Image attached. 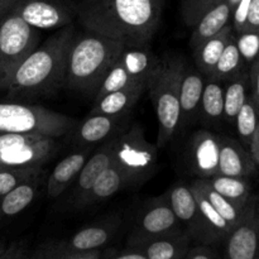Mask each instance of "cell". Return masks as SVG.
Instances as JSON below:
<instances>
[{"instance_id":"5b68a950","label":"cell","mask_w":259,"mask_h":259,"mask_svg":"<svg viewBox=\"0 0 259 259\" xmlns=\"http://www.w3.org/2000/svg\"><path fill=\"white\" fill-rule=\"evenodd\" d=\"M75 120L40 105L0 103V136L27 133L60 138L71 132Z\"/></svg>"},{"instance_id":"4fadbf2b","label":"cell","mask_w":259,"mask_h":259,"mask_svg":"<svg viewBox=\"0 0 259 259\" xmlns=\"http://www.w3.org/2000/svg\"><path fill=\"white\" fill-rule=\"evenodd\" d=\"M166 195L175 215L189 237L197 239L202 244H209V233L190 185L176 182Z\"/></svg>"},{"instance_id":"9a60e30c","label":"cell","mask_w":259,"mask_h":259,"mask_svg":"<svg viewBox=\"0 0 259 259\" xmlns=\"http://www.w3.org/2000/svg\"><path fill=\"white\" fill-rule=\"evenodd\" d=\"M220 137L209 131H199L190 138L186 158L197 179L219 174Z\"/></svg>"},{"instance_id":"bcb514c9","label":"cell","mask_w":259,"mask_h":259,"mask_svg":"<svg viewBox=\"0 0 259 259\" xmlns=\"http://www.w3.org/2000/svg\"><path fill=\"white\" fill-rule=\"evenodd\" d=\"M15 3H17V0H0V18L9 13Z\"/></svg>"},{"instance_id":"7dc6e473","label":"cell","mask_w":259,"mask_h":259,"mask_svg":"<svg viewBox=\"0 0 259 259\" xmlns=\"http://www.w3.org/2000/svg\"><path fill=\"white\" fill-rule=\"evenodd\" d=\"M227 2H228V4L230 5V8H232V12H233V9H234L235 5L238 4V2H239V0H227Z\"/></svg>"},{"instance_id":"6da1fadb","label":"cell","mask_w":259,"mask_h":259,"mask_svg":"<svg viewBox=\"0 0 259 259\" xmlns=\"http://www.w3.org/2000/svg\"><path fill=\"white\" fill-rule=\"evenodd\" d=\"M162 10L163 0H81L76 17L86 32L139 47L158 30Z\"/></svg>"},{"instance_id":"d6986e66","label":"cell","mask_w":259,"mask_h":259,"mask_svg":"<svg viewBox=\"0 0 259 259\" xmlns=\"http://www.w3.org/2000/svg\"><path fill=\"white\" fill-rule=\"evenodd\" d=\"M93 153L91 148H80L58 162L47 181V195L58 197L75 182L85 164L86 159Z\"/></svg>"},{"instance_id":"7402d4cb","label":"cell","mask_w":259,"mask_h":259,"mask_svg":"<svg viewBox=\"0 0 259 259\" xmlns=\"http://www.w3.org/2000/svg\"><path fill=\"white\" fill-rule=\"evenodd\" d=\"M147 88H148L147 85H136L110 91L101 98L95 99L89 115L101 114V115L115 116L129 114L136 104L141 100Z\"/></svg>"},{"instance_id":"603a6c76","label":"cell","mask_w":259,"mask_h":259,"mask_svg":"<svg viewBox=\"0 0 259 259\" xmlns=\"http://www.w3.org/2000/svg\"><path fill=\"white\" fill-rule=\"evenodd\" d=\"M232 18V8L227 0H219L209 10L204 13L199 22L194 25L190 46L192 51L199 47L205 40L210 39L220 32L225 25H228Z\"/></svg>"},{"instance_id":"8d00e7d4","label":"cell","mask_w":259,"mask_h":259,"mask_svg":"<svg viewBox=\"0 0 259 259\" xmlns=\"http://www.w3.org/2000/svg\"><path fill=\"white\" fill-rule=\"evenodd\" d=\"M250 2L252 0H239L238 4L232 12L233 17V29L237 30V33L244 32L245 23H247L248 12H249Z\"/></svg>"},{"instance_id":"d590c367","label":"cell","mask_w":259,"mask_h":259,"mask_svg":"<svg viewBox=\"0 0 259 259\" xmlns=\"http://www.w3.org/2000/svg\"><path fill=\"white\" fill-rule=\"evenodd\" d=\"M235 43L244 63H253L259 56V32H242Z\"/></svg>"},{"instance_id":"3957f363","label":"cell","mask_w":259,"mask_h":259,"mask_svg":"<svg viewBox=\"0 0 259 259\" xmlns=\"http://www.w3.org/2000/svg\"><path fill=\"white\" fill-rule=\"evenodd\" d=\"M126 46L91 32H76L68 52L63 88L95 96Z\"/></svg>"},{"instance_id":"f35d334b","label":"cell","mask_w":259,"mask_h":259,"mask_svg":"<svg viewBox=\"0 0 259 259\" xmlns=\"http://www.w3.org/2000/svg\"><path fill=\"white\" fill-rule=\"evenodd\" d=\"M0 259H30L27 248L22 243H12L0 252Z\"/></svg>"},{"instance_id":"7c38bea8","label":"cell","mask_w":259,"mask_h":259,"mask_svg":"<svg viewBox=\"0 0 259 259\" xmlns=\"http://www.w3.org/2000/svg\"><path fill=\"white\" fill-rule=\"evenodd\" d=\"M225 240L228 259H259V196L248 199L239 223Z\"/></svg>"},{"instance_id":"c3c4849f","label":"cell","mask_w":259,"mask_h":259,"mask_svg":"<svg viewBox=\"0 0 259 259\" xmlns=\"http://www.w3.org/2000/svg\"><path fill=\"white\" fill-rule=\"evenodd\" d=\"M4 248H5V244L2 242V239H0V252H2V250L4 249Z\"/></svg>"},{"instance_id":"60d3db41","label":"cell","mask_w":259,"mask_h":259,"mask_svg":"<svg viewBox=\"0 0 259 259\" xmlns=\"http://www.w3.org/2000/svg\"><path fill=\"white\" fill-rule=\"evenodd\" d=\"M244 32H259V0L250 2Z\"/></svg>"},{"instance_id":"9c48e42d","label":"cell","mask_w":259,"mask_h":259,"mask_svg":"<svg viewBox=\"0 0 259 259\" xmlns=\"http://www.w3.org/2000/svg\"><path fill=\"white\" fill-rule=\"evenodd\" d=\"M57 139L40 134H3L0 168H40L57 152Z\"/></svg>"},{"instance_id":"83f0119b","label":"cell","mask_w":259,"mask_h":259,"mask_svg":"<svg viewBox=\"0 0 259 259\" xmlns=\"http://www.w3.org/2000/svg\"><path fill=\"white\" fill-rule=\"evenodd\" d=\"M192 192L195 195L199 209L201 211L202 219H204L205 225H206L207 233H209L210 243L219 242V240L227 239L229 233L232 232L233 228L230 227L229 223L218 212V210L210 204L209 200L205 197V195L195 186L194 184L190 185Z\"/></svg>"},{"instance_id":"1f68e13d","label":"cell","mask_w":259,"mask_h":259,"mask_svg":"<svg viewBox=\"0 0 259 259\" xmlns=\"http://www.w3.org/2000/svg\"><path fill=\"white\" fill-rule=\"evenodd\" d=\"M243 63L244 62L235 43V37L232 35L215 66L212 77L218 78L219 81H228L242 71Z\"/></svg>"},{"instance_id":"4dcf8cb0","label":"cell","mask_w":259,"mask_h":259,"mask_svg":"<svg viewBox=\"0 0 259 259\" xmlns=\"http://www.w3.org/2000/svg\"><path fill=\"white\" fill-rule=\"evenodd\" d=\"M192 184L205 195L207 200L210 201V204L218 210L220 215L227 220L230 224V227L234 228L235 225L239 223L240 218L243 215V209L244 207H239L234 204V202L229 201L228 199H225L224 196L219 194V192L215 191L204 179H196Z\"/></svg>"},{"instance_id":"4316f807","label":"cell","mask_w":259,"mask_h":259,"mask_svg":"<svg viewBox=\"0 0 259 259\" xmlns=\"http://www.w3.org/2000/svg\"><path fill=\"white\" fill-rule=\"evenodd\" d=\"M199 118L206 125H218L224 119V86L212 76L204 80Z\"/></svg>"},{"instance_id":"ffe728a7","label":"cell","mask_w":259,"mask_h":259,"mask_svg":"<svg viewBox=\"0 0 259 259\" xmlns=\"http://www.w3.org/2000/svg\"><path fill=\"white\" fill-rule=\"evenodd\" d=\"M190 242L191 238L182 230L146 240L131 248L142 252L148 259H184L190 249Z\"/></svg>"},{"instance_id":"e575fe53","label":"cell","mask_w":259,"mask_h":259,"mask_svg":"<svg viewBox=\"0 0 259 259\" xmlns=\"http://www.w3.org/2000/svg\"><path fill=\"white\" fill-rule=\"evenodd\" d=\"M218 2L219 0H181L182 19L187 27L192 28L204 15V13Z\"/></svg>"},{"instance_id":"7a4b0ae2","label":"cell","mask_w":259,"mask_h":259,"mask_svg":"<svg viewBox=\"0 0 259 259\" xmlns=\"http://www.w3.org/2000/svg\"><path fill=\"white\" fill-rule=\"evenodd\" d=\"M77 30L73 24L56 30L15 71L9 88L13 98H34L57 93L65 85L68 52Z\"/></svg>"},{"instance_id":"2e32d148","label":"cell","mask_w":259,"mask_h":259,"mask_svg":"<svg viewBox=\"0 0 259 259\" xmlns=\"http://www.w3.org/2000/svg\"><path fill=\"white\" fill-rule=\"evenodd\" d=\"M119 136V134H118ZM118 136L109 141L104 142L103 146L99 149L94 151L86 159L85 164L81 168L77 179L75 180V187H73V204L77 207L83 206V201L88 197L89 192L93 189L94 184L99 179L101 174L110 166L114 158V151H115V143Z\"/></svg>"},{"instance_id":"f1b7e54d","label":"cell","mask_w":259,"mask_h":259,"mask_svg":"<svg viewBox=\"0 0 259 259\" xmlns=\"http://www.w3.org/2000/svg\"><path fill=\"white\" fill-rule=\"evenodd\" d=\"M204 180L215 191L239 207H244L245 202L250 197V185L245 177H232L218 174Z\"/></svg>"},{"instance_id":"ba28073f","label":"cell","mask_w":259,"mask_h":259,"mask_svg":"<svg viewBox=\"0 0 259 259\" xmlns=\"http://www.w3.org/2000/svg\"><path fill=\"white\" fill-rule=\"evenodd\" d=\"M161 58L157 57L148 46L125 47L118 61L105 76L94 99H99L110 91L136 85H147L158 67Z\"/></svg>"},{"instance_id":"8fae6325","label":"cell","mask_w":259,"mask_h":259,"mask_svg":"<svg viewBox=\"0 0 259 259\" xmlns=\"http://www.w3.org/2000/svg\"><path fill=\"white\" fill-rule=\"evenodd\" d=\"M10 12L39 30L60 29L72 24L76 7L60 0H17Z\"/></svg>"},{"instance_id":"ab89813d","label":"cell","mask_w":259,"mask_h":259,"mask_svg":"<svg viewBox=\"0 0 259 259\" xmlns=\"http://www.w3.org/2000/svg\"><path fill=\"white\" fill-rule=\"evenodd\" d=\"M249 85L250 89H252L250 98L253 99L259 111V56L257 60L252 63V68H250L249 73Z\"/></svg>"},{"instance_id":"30bf717a","label":"cell","mask_w":259,"mask_h":259,"mask_svg":"<svg viewBox=\"0 0 259 259\" xmlns=\"http://www.w3.org/2000/svg\"><path fill=\"white\" fill-rule=\"evenodd\" d=\"M181 223L175 215L167 195L147 201L137 214L133 232L128 240L131 247L153 238L182 232Z\"/></svg>"},{"instance_id":"484cf974","label":"cell","mask_w":259,"mask_h":259,"mask_svg":"<svg viewBox=\"0 0 259 259\" xmlns=\"http://www.w3.org/2000/svg\"><path fill=\"white\" fill-rule=\"evenodd\" d=\"M128 187H131V185H129V181L124 172L119 168L118 164L111 162L110 166L96 180L93 189L83 201L82 207L105 201V200L110 199L115 194L120 192L121 190L128 189Z\"/></svg>"},{"instance_id":"836d02e7","label":"cell","mask_w":259,"mask_h":259,"mask_svg":"<svg viewBox=\"0 0 259 259\" xmlns=\"http://www.w3.org/2000/svg\"><path fill=\"white\" fill-rule=\"evenodd\" d=\"M43 174V168H0V199L22 182Z\"/></svg>"},{"instance_id":"44dd1931","label":"cell","mask_w":259,"mask_h":259,"mask_svg":"<svg viewBox=\"0 0 259 259\" xmlns=\"http://www.w3.org/2000/svg\"><path fill=\"white\" fill-rule=\"evenodd\" d=\"M255 163L249 152L229 137H220L219 174L232 177H247L254 172Z\"/></svg>"},{"instance_id":"cb8c5ba5","label":"cell","mask_w":259,"mask_h":259,"mask_svg":"<svg viewBox=\"0 0 259 259\" xmlns=\"http://www.w3.org/2000/svg\"><path fill=\"white\" fill-rule=\"evenodd\" d=\"M43 182V174L22 182L0 199V220L9 219L24 211L37 196Z\"/></svg>"},{"instance_id":"7bdbcfd3","label":"cell","mask_w":259,"mask_h":259,"mask_svg":"<svg viewBox=\"0 0 259 259\" xmlns=\"http://www.w3.org/2000/svg\"><path fill=\"white\" fill-rule=\"evenodd\" d=\"M101 252L99 249L89 250V252H76L67 253L65 252V258L63 259H100Z\"/></svg>"},{"instance_id":"d6a6232c","label":"cell","mask_w":259,"mask_h":259,"mask_svg":"<svg viewBox=\"0 0 259 259\" xmlns=\"http://www.w3.org/2000/svg\"><path fill=\"white\" fill-rule=\"evenodd\" d=\"M234 123L237 124L240 139L249 148L259 124V111L250 96H248L247 101L239 110Z\"/></svg>"},{"instance_id":"ac0fdd59","label":"cell","mask_w":259,"mask_h":259,"mask_svg":"<svg viewBox=\"0 0 259 259\" xmlns=\"http://www.w3.org/2000/svg\"><path fill=\"white\" fill-rule=\"evenodd\" d=\"M205 76L197 70L185 63L182 68L181 86H180V108L181 123L180 129L194 124L200 116V103L204 90Z\"/></svg>"},{"instance_id":"8992f818","label":"cell","mask_w":259,"mask_h":259,"mask_svg":"<svg viewBox=\"0 0 259 259\" xmlns=\"http://www.w3.org/2000/svg\"><path fill=\"white\" fill-rule=\"evenodd\" d=\"M40 32L12 12L0 18V90L7 91L15 71L39 46Z\"/></svg>"},{"instance_id":"f546056e","label":"cell","mask_w":259,"mask_h":259,"mask_svg":"<svg viewBox=\"0 0 259 259\" xmlns=\"http://www.w3.org/2000/svg\"><path fill=\"white\" fill-rule=\"evenodd\" d=\"M248 85L249 76L242 71L228 80L224 88V119L228 123H234L238 113L247 101Z\"/></svg>"},{"instance_id":"d4e9b609","label":"cell","mask_w":259,"mask_h":259,"mask_svg":"<svg viewBox=\"0 0 259 259\" xmlns=\"http://www.w3.org/2000/svg\"><path fill=\"white\" fill-rule=\"evenodd\" d=\"M233 35V27L229 24L225 25L218 34L211 37L210 39L205 40L202 45L195 48L194 58H195V67L205 76H212L217 66L218 61H219L220 56H222L223 51H224L225 46L229 42V39Z\"/></svg>"},{"instance_id":"ee69618b","label":"cell","mask_w":259,"mask_h":259,"mask_svg":"<svg viewBox=\"0 0 259 259\" xmlns=\"http://www.w3.org/2000/svg\"><path fill=\"white\" fill-rule=\"evenodd\" d=\"M108 259H148V258H147L142 252L132 248V250L119 253V254H115V255H111V257H109Z\"/></svg>"},{"instance_id":"b9f144b4","label":"cell","mask_w":259,"mask_h":259,"mask_svg":"<svg viewBox=\"0 0 259 259\" xmlns=\"http://www.w3.org/2000/svg\"><path fill=\"white\" fill-rule=\"evenodd\" d=\"M184 259H217V254L210 248L199 245V247L190 248Z\"/></svg>"},{"instance_id":"f6af8a7d","label":"cell","mask_w":259,"mask_h":259,"mask_svg":"<svg viewBox=\"0 0 259 259\" xmlns=\"http://www.w3.org/2000/svg\"><path fill=\"white\" fill-rule=\"evenodd\" d=\"M249 149H250V156H252L253 161H254V163L259 167V124H258L257 132H255L254 137H253V141H252V144H250Z\"/></svg>"},{"instance_id":"52a82bcc","label":"cell","mask_w":259,"mask_h":259,"mask_svg":"<svg viewBox=\"0 0 259 259\" xmlns=\"http://www.w3.org/2000/svg\"><path fill=\"white\" fill-rule=\"evenodd\" d=\"M113 162L124 172L131 187L138 186L156 172L158 148L147 141L139 124H133L116 138Z\"/></svg>"},{"instance_id":"5bb4252c","label":"cell","mask_w":259,"mask_h":259,"mask_svg":"<svg viewBox=\"0 0 259 259\" xmlns=\"http://www.w3.org/2000/svg\"><path fill=\"white\" fill-rule=\"evenodd\" d=\"M129 114L124 115H89L82 123L73 126L71 143L80 148H91L95 144L104 143L131 126Z\"/></svg>"},{"instance_id":"277c9868","label":"cell","mask_w":259,"mask_h":259,"mask_svg":"<svg viewBox=\"0 0 259 259\" xmlns=\"http://www.w3.org/2000/svg\"><path fill=\"white\" fill-rule=\"evenodd\" d=\"M184 65V60L180 57H166L161 60L147 88L158 123V149L164 148L180 129V86Z\"/></svg>"},{"instance_id":"74e56055","label":"cell","mask_w":259,"mask_h":259,"mask_svg":"<svg viewBox=\"0 0 259 259\" xmlns=\"http://www.w3.org/2000/svg\"><path fill=\"white\" fill-rule=\"evenodd\" d=\"M65 258V250L58 244H45L35 252V254L30 255V259H63Z\"/></svg>"},{"instance_id":"e0dca14e","label":"cell","mask_w":259,"mask_h":259,"mask_svg":"<svg viewBox=\"0 0 259 259\" xmlns=\"http://www.w3.org/2000/svg\"><path fill=\"white\" fill-rule=\"evenodd\" d=\"M120 222L119 215H113L103 222L82 228L77 233H75L70 239L61 242V248L67 253L100 249L114 237L120 225Z\"/></svg>"}]
</instances>
